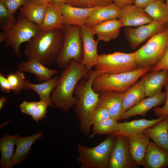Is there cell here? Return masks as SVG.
<instances>
[{"label":"cell","mask_w":168,"mask_h":168,"mask_svg":"<svg viewBox=\"0 0 168 168\" xmlns=\"http://www.w3.org/2000/svg\"><path fill=\"white\" fill-rule=\"evenodd\" d=\"M63 29L42 31L25 45L24 54L27 60H37L45 66L54 63L62 50L64 40Z\"/></svg>","instance_id":"obj_1"},{"label":"cell","mask_w":168,"mask_h":168,"mask_svg":"<svg viewBox=\"0 0 168 168\" xmlns=\"http://www.w3.org/2000/svg\"><path fill=\"white\" fill-rule=\"evenodd\" d=\"M167 116L152 120L141 119L119 123V131L113 135H121L129 138L144 133L147 129L152 127L160 122Z\"/></svg>","instance_id":"obj_15"},{"label":"cell","mask_w":168,"mask_h":168,"mask_svg":"<svg viewBox=\"0 0 168 168\" xmlns=\"http://www.w3.org/2000/svg\"><path fill=\"white\" fill-rule=\"evenodd\" d=\"M166 97V91L157 95L144 98L136 105L123 113L119 120H125L133 116H146L147 112L153 108L163 104Z\"/></svg>","instance_id":"obj_16"},{"label":"cell","mask_w":168,"mask_h":168,"mask_svg":"<svg viewBox=\"0 0 168 168\" xmlns=\"http://www.w3.org/2000/svg\"><path fill=\"white\" fill-rule=\"evenodd\" d=\"M128 146V138L116 135L115 142L111 152L108 168H137Z\"/></svg>","instance_id":"obj_10"},{"label":"cell","mask_w":168,"mask_h":168,"mask_svg":"<svg viewBox=\"0 0 168 168\" xmlns=\"http://www.w3.org/2000/svg\"><path fill=\"white\" fill-rule=\"evenodd\" d=\"M18 70L23 72L32 73L35 76L38 82H42L48 80L60 71L48 68L40 62L35 59L22 61L17 64Z\"/></svg>","instance_id":"obj_20"},{"label":"cell","mask_w":168,"mask_h":168,"mask_svg":"<svg viewBox=\"0 0 168 168\" xmlns=\"http://www.w3.org/2000/svg\"><path fill=\"white\" fill-rule=\"evenodd\" d=\"M120 9L114 2L105 6L98 7L89 15L85 25L91 27L102 22L117 19Z\"/></svg>","instance_id":"obj_25"},{"label":"cell","mask_w":168,"mask_h":168,"mask_svg":"<svg viewBox=\"0 0 168 168\" xmlns=\"http://www.w3.org/2000/svg\"><path fill=\"white\" fill-rule=\"evenodd\" d=\"M150 138L145 133L128 138V146L132 157L138 166L141 165Z\"/></svg>","instance_id":"obj_23"},{"label":"cell","mask_w":168,"mask_h":168,"mask_svg":"<svg viewBox=\"0 0 168 168\" xmlns=\"http://www.w3.org/2000/svg\"><path fill=\"white\" fill-rule=\"evenodd\" d=\"M64 27L63 17L58 5L51 3L46 10L44 19L40 28L41 31Z\"/></svg>","instance_id":"obj_28"},{"label":"cell","mask_w":168,"mask_h":168,"mask_svg":"<svg viewBox=\"0 0 168 168\" xmlns=\"http://www.w3.org/2000/svg\"><path fill=\"white\" fill-rule=\"evenodd\" d=\"M52 0H32V1L37 4H42L44 3H52Z\"/></svg>","instance_id":"obj_47"},{"label":"cell","mask_w":168,"mask_h":168,"mask_svg":"<svg viewBox=\"0 0 168 168\" xmlns=\"http://www.w3.org/2000/svg\"><path fill=\"white\" fill-rule=\"evenodd\" d=\"M145 97L143 80L142 78L139 81L130 87L124 93L121 115L138 104Z\"/></svg>","instance_id":"obj_26"},{"label":"cell","mask_w":168,"mask_h":168,"mask_svg":"<svg viewBox=\"0 0 168 168\" xmlns=\"http://www.w3.org/2000/svg\"><path fill=\"white\" fill-rule=\"evenodd\" d=\"M32 0H0L7 7L9 12L14 14L17 10Z\"/></svg>","instance_id":"obj_37"},{"label":"cell","mask_w":168,"mask_h":168,"mask_svg":"<svg viewBox=\"0 0 168 168\" xmlns=\"http://www.w3.org/2000/svg\"><path fill=\"white\" fill-rule=\"evenodd\" d=\"M113 3L112 0H69L67 3L77 7L92 8L105 6Z\"/></svg>","instance_id":"obj_34"},{"label":"cell","mask_w":168,"mask_h":168,"mask_svg":"<svg viewBox=\"0 0 168 168\" xmlns=\"http://www.w3.org/2000/svg\"><path fill=\"white\" fill-rule=\"evenodd\" d=\"M151 69L148 67L118 74L100 73L93 80L92 87L97 93L114 91L124 94L140 77Z\"/></svg>","instance_id":"obj_6"},{"label":"cell","mask_w":168,"mask_h":168,"mask_svg":"<svg viewBox=\"0 0 168 168\" xmlns=\"http://www.w3.org/2000/svg\"><path fill=\"white\" fill-rule=\"evenodd\" d=\"M123 26H139L149 23L153 20L144 11L134 4L120 8L118 18Z\"/></svg>","instance_id":"obj_13"},{"label":"cell","mask_w":168,"mask_h":168,"mask_svg":"<svg viewBox=\"0 0 168 168\" xmlns=\"http://www.w3.org/2000/svg\"><path fill=\"white\" fill-rule=\"evenodd\" d=\"M38 104L39 101H24L20 105L21 111L23 113L32 116Z\"/></svg>","instance_id":"obj_39"},{"label":"cell","mask_w":168,"mask_h":168,"mask_svg":"<svg viewBox=\"0 0 168 168\" xmlns=\"http://www.w3.org/2000/svg\"><path fill=\"white\" fill-rule=\"evenodd\" d=\"M141 165L145 168L167 167L168 152L161 148L153 141H150Z\"/></svg>","instance_id":"obj_18"},{"label":"cell","mask_w":168,"mask_h":168,"mask_svg":"<svg viewBox=\"0 0 168 168\" xmlns=\"http://www.w3.org/2000/svg\"><path fill=\"white\" fill-rule=\"evenodd\" d=\"M143 9L153 21L168 24V4L166 2L155 0Z\"/></svg>","instance_id":"obj_31"},{"label":"cell","mask_w":168,"mask_h":168,"mask_svg":"<svg viewBox=\"0 0 168 168\" xmlns=\"http://www.w3.org/2000/svg\"><path fill=\"white\" fill-rule=\"evenodd\" d=\"M167 4H168V0H166V2Z\"/></svg>","instance_id":"obj_48"},{"label":"cell","mask_w":168,"mask_h":168,"mask_svg":"<svg viewBox=\"0 0 168 168\" xmlns=\"http://www.w3.org/2000/svg\"><path fill=\"white\" fill-rule=\"evenodd\" d=\"M13 14L11 13L6 6L0 1V28L1 29L15 25L17 21Z\"/></svg>","instance_id":"obj_35"},{"label":"cell","mask_w":168,"mask_h":168,"mask_svg":"<svg viewBox=\"0 0 168 168\" xmlns=\"http://www.w3.org/2000/svg\"><path fill=\"white\" fill-rule=\"evenodd\" d=\"M63 69L51 98L54 107L66 112L77 103V99L73 96L74 90L82 78L88 77L89 72L82 63L74 60Z\"/></svg>","instance_id":"obj_2"},{"label":"cell","mask_w":168,"mask_h":168,"mask_svg":"<svg viewBox=\"0 0 168 168\" xmlns=\"http://www.w3.org/2000/svg\"><path fill=\"white\" fill-rule=\"evenodd\" d=\"M144 133L159 147L168 152V115L155 126L146 129Z\"/></svg>","instance_id":"obj_27"},{"label":"cell","mask_w":168,"mask_h":168,"mask_svg":"<svg viewBox=\"0 0 168 168\" xmlns=\"http://www.w3.org/2000/svg\"><path fill=\"white\" fill-rule=\"evenodd\" d=\"M59 76H56L40 84L30 83L26 80L25 83L26 90H32L39 96L40 100L45 102L51 108L54 107L50 94L58 84Z\"/></svg>","instance_id":"obj_24"},{"label":"cell","mask_w":168,"mask_h":168,"mask_svg":"<svg viewBox=\"0 0 168 168\" xmlns=\"http://www.w3.org/2000/svg\"><path fill=\"white\" fill-rule=\"evenodd\" d=\"M99 94L97 107L105 108L108 111L111 118L119 120L121 115L124 94L114 91H107Z\"/></svg>","instance_id":"obj_17"},{"label":"cell","mask_w":168,"mask_h":168,"mask_svg":"<svg viewBox=\"0 0 168 168\" xmlns=\"http://www.w3.org/2000/svg\"><path fill=\"white\" fill-rule=\"evenodd\" d=\"M17 19L15 25L2 30L0 34V42H4L3 48L10 47L14 53L20 57L21 44L29 42L42 31L37 25L22 16L19 15Z\"/></svg>","instance_id":"obj_4"},{"label":"cell","mask_w":168,"mask_h":168,"mask_svg":"<svg viewBox=\"0 0 168 168\" xmlns=\"http://www.w3.org/2000/svg\"><path fill=\"white\" fill-rule=\"evenodd\" d=\"M48 105L44 101L40 100L38 106L34 112L32 117V119L38 123L46 117L47 112Z\"/></svg>","instance_id":"obj_38"},{"label":"cell","mask_w":168,"mask_h":168,"mask_svg":"<svg viewBox=\"0 0 168 168\" xmlns=\"http://www.w3.org/2000/svg\"></svg>","instance_id":"obj_50"},{"label":"cell","mask_w":168,"mask_h":168,"mask_svg":"<svg viewBox=\"0 0 168 168\" xmlns=\"http://www.w3.org/2000/svg\"><path fill=\"white\" fill-rule=\"evenodd\" d=\"M164 86L166 93L164 105L161 107L156 106L153 109L154 114L157 118L168 115V80L165 84Z\"/></svg>","instance_id":"obj_40"},{"label":"cell","mask_w":168,"mask_h":168,"mask_svg":"<svg viewBox=\"0 0 168 168\" xmlns=\"http://www.w3.org/2000/svg\"><path fill=\"white\" fill-rule=\"evenodd\" d=\"M81 35L83 49L82 63L89 72L97 63L99 55L97 53L99 41L94 39L95 34L90 27L85 25L81 26Z\"/></svg>","instance_id":"obj_12"},{"label":"cell","mask_w":168,"mask_h":168,"mask_svg":"<svg viewBox=\"0 0 168 168\" xmlns=\"http://www.w3.org/2000/svg\"><path fill=\"white\" fill-rule=\"evenodd\" d=\"M7 101V99L4 96H2L0 98V110L4 107L5 104Z\"/></svg>","instance_id":"obj_46"},{"label":"cell","mask_w":168,"mask_h":168,"mask_svg":"<svg viewBox=\"0 0 168 168\" xmlns=\"http://www.w3.org/2000/svg\"><path fill=\"white\" fill-rule=\"evenodd\" d=\"M19 136L17 134L12 135L5 133L0 139V166L1 168H7L12 159L14 154V147Z\"/></svg>","instance_id":"obj_30"},{"label":"cell","mask_w":168,"mask_h":168,"mask_svg":"<svg viewBox=\"0 0 168 168\" xmlns=\"http://www.w3.org/2000/svg\"><path fill=\"white\" fill-rule=\"evenodd\" d=\"M101 73L115 74L133 71L138 69L135 52L125 53L116 51L113 53H104L99 55L94 67Z\"/></svg>","instance_id":"obj_9"},{"label":"cell","mask_w":168,"mask_h":168,"mask_svg":"<svg viewBox=\"0 0 168 168\" xmlns=\"http://www.w3.org/2000/svg\"><path fill=\"white\" fill-rule=\"evenodd\" d=\"M119 131V122L111 117L93 125L92 133L89 137L92 138L97 135H113Z\"/></svg>","instance_id":"obj_32"},{"label":"cell","mask_w":168,"mask_h":168,"mask_svg":"<svg viewBox=\"0 0 168 168\" xmlns=\"http://www.w3.org/2000/svg\"><path fill=\"white\" fill-rule=\"evenodd\" d=\"M168 27L167 23L155 21L135 28H128L125 35L133 49H135L146 40L160 33Z\"/></svg>","instance_id":"obj_11"},{"label":"cell","mask_w":168,"mask_h":168,"mask_svg":"<svg viewBox=\"0 0 168 168\" xmlns=\"http://www.w3.org/2000/svg\"><path fill=\"white\" fill-rule=\"evenodd\" d=\"M168 46V27L151 37L146 44L135 51L138 68H152L162 58Z\"/></svg>","instance_id":"obj_7"},{"label":"cell","mask_w":168,"mask_h":168,"mask_svg":"<svg viewBox=\"0 0 168 168\" xmlns=\"http://www.w3.org/2000/svg\"><path fill=\"white\" fill-rule=\"evenodd\" d=\"M168 71L166 69L151 71L142 77L145 96L151 97L162 92V87L168 81Z\"/></svg>","instance_id":"obj_19"},{"label":"cell","mask_w":168,"mask_h":168,"mask_svg":"<svg viewBox=\"0 0 168 168\" xmlns=\"http://www.w3.org/2000/svg\"><path fill=\"white\" fill-rule=\"evenodd\" d=\"M69 0H52V3L57 5H59L63 3H67Z\"/></svg>","instance_id":"obj_45"},{"label":"cell","mask_w":168,"mask_h":168,"mask_svg":"<svg viewBox=\"0 0 168 168\" xmlns=\"http://www.w3.org/2000/svg\"><path fill=\"white\" fill-rule=\"evenodd\" d=\"M163 69L168 70V46L162 58L152 68L151 71Z\"/></svg>","instance_id":"obj_41"},{"label":"cell","mask_w":168,"mask_h":168,"mask_svg":"<svg viewBox=\"0 0 168 168\" xmlns=\"http://www.w3.org/2000/svg\"><path fill=\"white\" fill-rule=\"evenodd\" d=\"M116 135L110 134L97 146L88 147L78 144L77 145L78 156L76 157L81 168H108L110 154Z\"/></svg>","instance_id":"obj_5"},{"label":"cell","mask_w":168,"mask_h":168,"mask_svg":"<svg viewBox=\"0 0 168 168\" xmlns=\"http://www.w3.org/2000/svg\"><path fill=\"white\" fill-rule=\"evenodd\" d=\"M81 26H64V42L61 52L55 61L59 68H64L72 60L82 63L83 49Z\"/></svg>","instance_id":"obj_8"},{"label":"cell","mask_w":168,"mask_h":168,"mask_svg":"<svg viewBox=\"0 0 168 168\" xmlns=\"http://www.w3.org/2000/svg\"><path fill=\"white\" fill-rule=\"evenodd\" d=\"M111 118L107 110L105 108H96L93 112L91 118V124L92 126L101 121Z\"/></svg>","instance_id":"obj_36"},{"label":"cell","mask_w":168,"mask_h":168,"mask_svg":"<svg viewBox=\"0 0 168 168\" xmlns=\"http://www.w3.org/2000/svg\"><path fill=\"white\" fill-rule=\"evenodd\" d=\"M113 2L120 8L134 4L135 0H112Z\"/></svg>","instance_id":"obj_43"},{"label":"cell","mask_w":168,"mask_h":168,"mask_svg":"<svg viewBox=\"0 0 168 168\" xmlns=\"http://www.w3.org/2000/svg\"><path fill=\"white\" fill-rule=\"evenodd\" d=\"M123 27L119 19H113L100 23L90 27L95 35L97 36L98 41L109 42L118 36L120 29Z\"/></svg>","instance_id":"obj_22"},{"label":"cell","mask_w":168,"mask_h":168,"mask_svg":"<svg viewBox=\"0 0 168 168\" xmlns=\"http://www.w3.org/2000/svg\"><path fill=\"white\" fill-rule=\"evenodd\" d=\"M58 6L63 16L64 26L85 25L89 15L98 7L81 8L68 3L61 4Z\"/></svg>","instance_id":"obj_14"},{"label":"cell","mask_w":168,"mask_h":168,"mask_svg":"<svg viewBox=\"0 0 168 168\" xmlns=\"http://www.w3.org/2000/svg\"><path fill=\"white\" fill-rule=\"evenodd\" d=\"M100 73L96 69L90 71L88 77L82 78L74 91L73 95L77 100L75 105V112L79 122L80 131L86 136L90 133L91 117L99 100V93L94 90L92 83L95 77Z\"/></svg>","instance_id":"obj_3"},{"label":"cell","mask_w":168,"mask_h":168,"mask_svg":"<svg viewBox=\"0 0 168 168\" xmlns=\"http://www.w3.org/2000/svg\"><path fill=\"white\" fill-rule=\"evenodd\" d=\"M44 132L41 131L28 136H19L16 143L15 152L7 168H11L23 161L28 155L33 144L36 140L41 138Z\"/></svg>","instance_id":"obj_21"},{"label":"cell","mask_w":168,"mask_h":168,"mask_svg":"<svg viewBox=\"0 0 168 168\" xmlns=\"http://www.w3.org/2000/svg\"><path fill=\"white\" fill-rule=\"evenodd\" d=\"M50 3L45 2L39 4L34 3L32 1L19 9L20 12L19 15L36 24L40 27L44 19L47 8Z\"/></svg>","instance_id":"obj_29"},{"label":"cell","mask_w":168,"mask_h":168,"mask_svg":"<svg viewBox=\"0 0 168 168\" xmlns=\"http://www.w3.org/2000/svg\"><path fill=\"white\" fill-rule=\"evenodd\" d=\"M155 0H135L134 4L137 7L144 8Z\"/></svg>","instance_id":"obj_44"},{"label":"cell","mask_w":168,"mask_h":168,"mask_svg":"<svg viewBox=\"0 0 168 168\" xmlns=\"http://www.w3.org/2000/svg\"><path fill=\"white\" fill-rule=\"evenodd\" d=\"M0 90L5 93H9L12 90V86L9 83L6 76L0 72Z\"/></svg>","instance_id":"obj_42"},{"label":"cell","mask_w":168,"mask_h":168,"mask_svg":"<svg viewBox=\"0 0 168 168\" xmlns=\"http://www.w3.org/2000/svg\"></svg>","instance_id":"obj_49"},{"label":"cell","mask_w":168,"mask_h":168,"mask_svg":"<svg viewBox=\"0 0 168 168\" xmlns=\"http://www.w3.org/2000/svg\"><path fill=\"white\" fill-rule=\"evenodd\" d=\"M6 77L15 94H19L25 89L26 78L23 72L18 70L14 73L10 72Z\"/></svg>","instance_id":"obj_33"}]
</instances>
